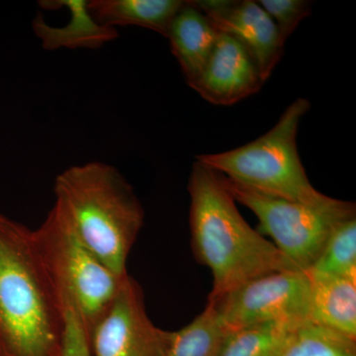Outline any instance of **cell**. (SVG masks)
<instances>
[{
    "mask_svg": "<svg viewBox=\"0 0 356 356\" xmlns=\"http://www.w3.org/2000/svg\"><path fill=\"white\" fill-rule=\"evenodd\" d=\"M191 245L213 274L208 300H216L264 274L300 270L241 215L222 175L195 161L188 185Z\"/></svg>",
    "mask_w": 356,
    "mask_h": 356,
    "instance_id": "obj_1",
    "label": "cell"
},
{
    "mask_svg": "<svg viewBox=\"0 0 356 356\" xmlns=\"http://www.w3.org/2000/svg\"><path fill=\"white\" fill-rule=\"evenodd\" d=\"M32 231L0 213V356H63L64 301Z\"/></svg>",
    "mask_w": 356,
    "mask_h": 356,
    "instance_id": "obj_2",
    "label": "cell"
},
{
    "mask_svg": "<svg viewBox=\"0 0 356 356\" xmlns=\"http://www.w3.org/2000/svg\"><path fill=\"white\" fill-rule=\"evenodd\" d=\"M56 201L86 245L119 277L144 225L145 212L132 185L108 163L91 161L60 173Z\"/></svg>",
    "mask_w": 356,
    "mask_h": 356,
    "instance_id": "obj_3",
    "label": "cell"
},
{
    "mask_svg": "<svg viewBox=\"0 0 356 356\" xmlns=\"http://www.w3.org/2000/svg\"><path fill=\"white\" fill-rule=\"evenodd\" d=\"M310 107L308 99L298 98L261 137L224 153L199 154L195 161L261 193L306 205H325L332 198L312 185L297 147L300 122Z\"/></svg>",
    "mask_w": 356,
    "mask_h": 356,
    "instance_id": "obj_4",
    "label": "cell"
},
{
    "mask_svg": "<svg viewBox=\"0 0 356 356\" xmlns=\"http://www.w3.org/2000/svg\"><path fill=\"white\" fill-rule=\"evenodd\" d=\"M33 242L58 292L74 306L88 337L113 303L126 277H119L83 242L69 215L57 202Z\"/></svg>",
    "mask_w": 356,
    "mask_h": 356,
    "instance_id": "obj_5",
    "label": "cell"
},
{
    "mask_svg": "<svg viewBox=\"0 0 356 356\" xmlns=\"http://www.w3.org/2000/svg\"><path fill=\"white\" fill-rule=\"evenodd\" d=\"M222 178L236 202L252 210L259 219L257 232L270 236L273 245L305 273L317 259L332 231L356 217L355 203L350 201L332 198L325 205H306L261 193L222 175Z\"/></svg>",
    "mask_w": 356,
    "mask_h": 356,
    "instance_id": "obj_6",
    "label": "cell"
},
{
    "mask_svg": "<svg viewBox=\"0 0 356 356\" xmlns=\"http://www.w3.org/2000/svg\"><path fill=\"white\" fill-rule=\"evenodd\" d=\"M208 302L231 332L264 323L312 322L310 278L302 270L264 274Z\"/></svg>",
    "mask_w": 356,
    "mask_h": 356,
    "instance_id": "obj_7",
    "label": "cell"
},
{
    "mask_svg": "<svg viewBox=\"0 0 356 356\" xmlns=\"http://www.w3.org/2000/svg\"><path fill=\"white\" fill-rule=\"evenodd\" d=\"M172 334L149 318L142 287L128 274L89 343L92 356H168Z\"/></svg>",
    "mask_w": 356,
    "mask_h": 356,
    "instance_id": "obj_8",
    "label": "cell"
},
{
    "mask_svg": "<svg viewBox=\"0 0 356 356\" xmlns=\"http://www.w3.org/2000/svg\"><path fill=\"white\" fill-rule=\"evenodd\" d=\"M213 26L242 44L257 65L264 83L282 58L275 23L259 2L252 0H198L192 1Z\"/></svg>",
    "mask_w": 356,
    "mask_h": 356,
    "instance_id": "obj_9",
    "label": "cell"
},
{
    "mask_svg": "<svg viewBox=\"0 0 356 356\" xmlns=\"http://www.w3.org/2000/svg\"><path fill=\"white\" fill-rule=\"evenodd\" d=\"M264 83L247 49L220 33L209 60L191 88L206 102L229 106L259 92Z\"/></svg>",
    "mask_w": 356,
    "mask_h": 356,
    "instance_id": "obj_10",
    "label": "cell"
},
{
    "mask_svg": "<svg viewBox=\"0 0 356 356\" xmlns=\"http://www.w3.org/2000/svg\"><path fill=\"white\" fill-rule=\"evenodd\" d=\"M220 32L205 14L186 1L173 18L166 38L181 67L185 81L191 86L207 64L214 51Z\"/></svg>",
    "mask_w": 356,
    "mask_h": 356,
    "instance_id": "obj_11",
    "label": "cell"
},
{
    "mask_svg": "<svg viewBox=\"0 0 356 356\" xmlns=\"http://www.w3.org/2000/svg\"><path fill=\"white\" fill-rule=\"evenodd\" d=\"M44 8L65 7L69 9V22L63 27H53L38 14L33 21V31L44 50L58 49H97L118 37L115 28L99 24L91 15L86 0H62L40 2Z\"/></svg>",
    "mask_w": 356,
    "mask_h": 356,
    "instance_id": "obj_12",
    "label": "cell"
},
{
    "mask_svg": "<svg viewBox=\"0 0 356 356\" xmlns=\"http://www.w3.org/2000/svg\"><path fill=\"white\" fill-rule=\"evenodd\" d=\"M307 274L312 322L356 339V277Z\"/></svg>",
    "mask_w": 356,
    "mask_h": 356,
    "instance_id": "obj_13",
    "label": "cell"
},
{
    "mask_svg": "<svg viewBox=\"0 0 356 356\" xmlns=\"http://www.w3.org/2000/svg\"><path fill=\"white\" fill-rule=\"evenodd\" d=\"M185 3L184 0H90L88 9L106 27L140 26L166 37L173 18Z\"/></svg>",
    "mask_w": 356,
    "mask_h": 356,
    "instance_id": "obj_14",
    "label": "cell"
},
{
    "mask_svg": "<svg viewBox=\"0 0 356 356\" xmlns=\"http://www.w3.org/2000/svg\"><path fill=\"white\" fill-rule=\"evenodd\" d=\"M229 332L208 302L191 323L172 332L168 356H219Z\"/></svg>",
    "mask_w": 356,
    "mask_h": 356,
    "instance_id": "obj_15",
    "label": "cell"
},
{
    "mask_svg": "<svg viewBox=\"0 0 356 356\" xmlns=\"http://www.w3.org/2000/svg\"><path fill=\"white\" fill-rule=\"evenodd\" d=\"M300 325L264 323L229 332L219 356H276Z\"/></svg>",
    "mask_w": 356,
    "mask_h": 356,
    "instance_id": "obj_16",
    "label": "cell"
},
{
    "mask_svg": "<svg viewBox=\"0 0 356 356\" xmlns=\"http://www.w3.org/2000/svg\"><path fill=\"white\" fill-rule=\"evenodd\" d=\"M276 356H356V339L308 322L295 330Z\"/></svg>",
    "mask_w": 356,
    "mask_h": 356,
    "instance_id": "obj_17",
    "label": "cell"
},
{
    "mask_svg": "<svg viewBox=\"0 0 356 356\" xmlns=\"http://www.w3.org/2000/svg\"><path fill=\"white\" fill-rule=\"evenodd\" d=\"M307 273L356 277V217L332 231L322 252Z\"/></svg>",
    "mask_w": 356,
    "mask_h": 356,
    "instance_id": "obj_18",
    "label": "cell"
},
{
    "mask_svg": "<svg viewBox=\"0 0 356 356\" xmlns=\"http://www.w3.org/2000/svg\"><path fill=\"white\" fill-rule=\"evenodd\" d=\"M257 2L275 23L283 46L300 23L311 15L313 8V2L307 0H261Z\"/></svg>",
    "mask_w": 356,
    "mask_h": 356,
    "instance_id": "obj_19",
    "label": "cell"
},
{
    "mask_svg": "<svg viewBox=\"0 0 356 356\" xmlns=\"http://www.w3.org/2000/svg\"><path fill=\"white\" fill-rule=\"evenodd\" d=\"M65 305V331L63 356H92L89 337L74 306L63 297Z\"/></svg>",
    "mask_w": 356,
    "mask_h": 356,
    "instance_id": "obj_20",
    "label": "cell"
}]
</instances>
